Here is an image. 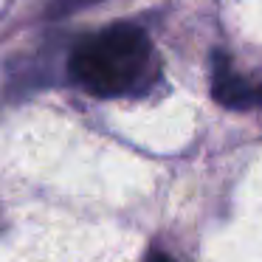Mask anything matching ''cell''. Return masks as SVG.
Masks as SVG:
<instances>
[{
    "label": "cell",
    "instance_id": "6da1fadb",
    "mask_svg": "<svg viewBox=\"0 0 262 262\" xmlns=\"http://www.w3.org/2000/svg\"><path fill=\"white\" fill-rule=\"evenodd\" d=\"M71 76L93 96H127L149 85L152 46L138 26L119 23L91 34L71 54Z\"/></svg>",
    "mask_w": 262,
    "mask_h": 262
},
{
    "label": "cell",
    "instance_id": "7a4b0ae2",
    "mask_svg": "<svg viewBox=\"0 0 262 262\" xmlns=\"http://www.w3.org/2000/svg\"><path fill=\"white\" fill-rule=\"evenodd\" d=\"M211 91H214V99L226 107H251V104L262 102V88L248 85L245 79H239L231 71V62H228L226 54H214V76H211Z\"/></svg>",
    "mask_w": 262,
    "mask_h": 262
},
{
    "label": "cell",
    "instance_id": "3957f363",
    "mask_svg": "<svg viewBox=\"0 0 262 262\" xmlns=\"http://www.w3.org/2000/svg\"><path fill=\"white\" fill-rule=\"evenodd\" d=\"M91 3H96V0H54L48 12L51 14H68V12H76V9H82V6H91Z\"/></svg>",
    "mask_w": 262,
    "mask_h": 262
},
{
    "label": "cell",
    "instance_id": "277c9868",
    "mask_svg": "<svg viewBox=\"0 0 262 262\" xmlns=\"http://www.w3.org/2000/svg\"><path fill=\"white\" fill-rule=\"evenodd\" d=\"M147 262H172V256L161 254V251H152V254H149V259H147Z\"/></svg>",
    "mask_w": 262,
    "mask_h": 262
}]
</instances>
